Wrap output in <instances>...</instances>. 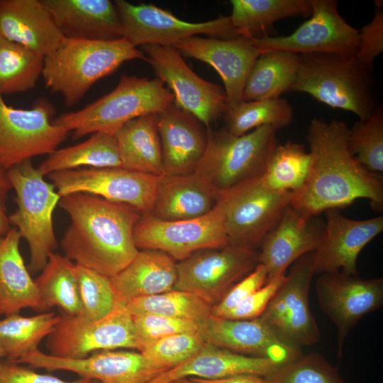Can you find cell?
Masks as SVG:
<instances>
[{"instance_id":"43","label":"cell","mask_w":383,"mask_h":383,"mask_svg":"<svg viewBox=\"0 0 383 383\" xmlns=\"http://www.w3.org/2000/svg\"><path fill=\"white\" fill-rule=\"evenodd\" d=\"M74 273L82 316L92 320L99 319L119 306L111 277L77 264Z\"/></svg>"},{"instance_id":"33","label":"cell","mask_w":383,"mask_h":383,"mask_svg":"<svg viewBox=\"0 0 383 383\" xmlns=\"http://www.w3.org/2000/svg\"><path fill=\"white\" fill-rule=\"evenodd\" d=\"M231 26L238 36L256 38L278 21L310 16L311 0H231Z\"/></svg>"},{"instance_id":"6","label":"cell","mask_w":383,"mask_h":383,"mask_svg":"<svg viewBox=\"0 0 383 383\" xmlns=\"http://www.w3.org/2000/svg\"><path fill=\"white\" fill-rule=\"evenodd\" d=\"M6 172L16 192L17 205L16 211L9 216V221L27 241L30 250L28 269L35 274L42 271L57 245L52 214L61 196L52 183L45 180L31 160Z\"/></svg>"},{"instance_id":"38","label":"cell","mask_w":383,"mask_h":383,"mask_svg":"<svg viewBox=\"0 0 383 383\" xmlns=\"http://www.w3.org/2000/svg\"><path fill=\"white\" fill-rule=\"evenodd\" d=\"M226 128L233 135H243L258 127L269 126L276 131L293 121V108L284 99L243 101L229 107L223 116Z\"/></svg>"},{"instance_id":"53","label":"cell","mask_w":383,"mask_h":383,"mask_svg":"<svg viewBox=\"0 0 383 383\" xmlns=\"http://www.w3.org/2000/svg\"><path fill=\"white\" fill-rule=\"evenodd\" d=\"M3 357H5V355H4V353H3V351L1 350V349L0 348V362L1 361V359Z\"/></svg>"},{"instance_id":"12","label":"cell","mask_w":383,"mask_h":383,"mask_svg":"<svg viewBox=\"0 0 383 383\" xmlns=\"http://www.w3.org/2000/svg\"><path fill=\"white\" fill-rule=\"evenodd\" d=\"M62 197L87 193L128 205L142 215H150L162 176L123 167H83L48 175Z\"/></svg>"},{"instance_id":"47","label":"cell","mask_w":383,"mask_h":383,"mask_svg":"<svg viewBox=\"0 0 383 383\" xmlns=\"http://www.w3.org/2000/svg\"><path fill=\"white\" fill-rule=\"evenodd\" d=\"M382 51L383 10L381 6H375L372 20L359 30L355 56L367 67L374 68V60Z\"/></svg>"},{"instance_id":"37","label":"cell","mask_w":383,"mask_h":383,"mask_svg":"<svg viewBox=\"0 0 383 383\" xmlns=\"http://www.w3.org/2000/svg\"><path fill=\"white\" fill-rule=\"evenodd\" d=\"M311 164V157L302 144L289 140L279 142L270 157L261 177L269 188L292 194L304 185Z\"/></svg>"},{"instance_id":"14","label":"cell","mask_w":383,"mask_h":383,"mask_svg":"<svg viewBox=\"0 0 383 383\" xmlns=\"http://www.w3.org/2000/svg\"><path fill=\"white\" fill-rule=\"evenodd\" d=\"M133 238L138 250H157L179 262L192 253L229 244L221 204L208 213L182 221H162L142 215L136 223Z\"/></svg>"},{"instance_id":"15","label":"cell","mask_w":383,"mask_h":383,"mask_svg":"<svg viewBox=\"0 0 383 383\" xmlns=\"http://www.w3.org/2000/svg\"><path fill=\"white\" fill-rule=\"evenodd\" d=\"M310 18L289 35L252 38L260 54L286 51L302 55L332 53L355 55L359 30L340 14L335 0H311Z\"/></svg>"},{"instance_id":"45","label":"cell","mask_w":383,"mask_h":383,"mask_svg":"<svg viewBox=\"0 0 383 383\" xmlns=\"http://www.w3.org/2000/svg\"><path fill=\"white\" fill-rule=\"evenodd\" d=\"M139 345V352L154 343L177 333L199 331L198 323L156 314L132 316Z\"/></svg>"},{"instance_id":"46","label":"cell","mask_w":383,"mask_h":383,"mask_svg":"<svg viewBox=\"0 0 383 383\" xmlns=\"http://www.w3.org/2000/svg\"><path fill=\"white\" fill-rule=\"evenodd\" d=\"M267 282V270L259 263L250 273L235 284L218 304L211 307V314L221 317L262 287Z\"/></svg>"},{"instance_id":"52","label":"cell","mask_w":383,"mask_h":383,"mask_svg":"<svg viewBox=\"0 0 383 383\" xmlns=\"http://www.w3.org/2000/svg\"><path fill=\"white\" fill-rule=\"evenodd\" d=\"M176 383H198L192 378H184L175 381Z\"/></svg>"},{"instance_id":"51","label":"cell","mask_w":383,"mask_h":383,"mask_svg":"<svg viewBox=\"0 0 383 383\" xmlns=\"http://www.w3.org/2000/svg\"><path fill=\"white\" fill-rule=\"evenodd\" d=\"M198 383H265L263 377L252 374H241L220 379L192 378Z\"/></svg>"},{"instance_id":"18","label":"cell","mask_w":383,"mask_h":383,"mask_svg":"<svg viewBox=\"0 0 383 383\" xmlns=\"http://www.w3.org/2000/svg\"><path fill=\"white\" fill-rule=\"evenodd\" d=\"M318 304L338 332V355L357 322L383 305V278L364 279L341 270L319 274L316 282Z\"/></svg>"},{"instance_id":"22","label":"cell","mask_w":383,"mask_h":383,"mask_svg":"<svg viewBox=\"0 0 383 383\" xmlns=\"http://www.w3.org/2000/svg\"><path fill=\"white\" fill-rule=\"evenodd\" d=\"M198 326L205 343L235 353L282 363L302 355L301 349L282 340L260 318L231 320L210 314Z\"/></svg>"},{"instance_id":"13","label":"cell","mask_w":383,"mask_h":383,"mask_svg":"<svg viewBox=\"0 0 383 383\" xmlns=\"http://www.w3.org/2000/svg\"><path fill=\"white\" fill-rule=\"evenodd\" d=\"M259 251L228 244L192 253L177 262L173 289L194 293L211 307L259 264Z\"/></svg>"},{"instance_id":"16","label":"cell","mask_w":383,"mask_h":383,"mask_svg":"<svg viewBox=\"0 0 383 383\" xmlns=\"http://www.w3.org/2000/svg\"><path fill=\"white\" fill-rule=\"evenodd\" d=\"M141 49L157 78L172 91L175 105L196 116L208 128L225 115L229 109L225 91L194 73L174 47L145 45Z\"/></svg>"},{"instance_id":"36","label":"cell","mask_w":383,"mask_h":383,"mask_svg":"<svg viewBox=\"0 0 383 383\" xmlns=\"http://www.w3.org/2000/svg\"><path fill=\"white\" fill-rule=\"evenodd\" d=\"M75 263L65 255L52 252L35 280L48 308L57 306L68 315H81V302L74 273Z\"/></svg>"},{"instance_id":"48","label":"cell","mask_w":383,"mask_h":383,"mask_svg":"<svg viewBox=\"0 0 383 383\" xmlns=\"http://www.w3.org/2000/svg\"><path fill=\"white\" fill-rule=\"evenodd\" d=\"M284 278L285 274H282L267 282L221 318L231 320H251L259 318L283 283Z\"/></svg>"},{"instance_id":"1","label":"cell","mask_w":383,"mask_h":383,"mask_svg":"<svg viewBox=\"0 0 383 383\" xmlns=\"http://www.w3.org/2000/svg\"><path fill=\"white\" fill-rule=\"evenodd\" d=\"M349 127L337 119L311 121L306 133L311 164L303 187L292 194L290 206L306 217L344 209L359 199L383 209L382 176L365 169L348 148Z\"/></svg>"},{"instance_id":"39","label":"cell","mask_w":383,"mask_h":383,"mask_svg":"<svg viewBox=\"0 0 383 383\" xmlns=\"http://www.w3.org/2000/svg\"><path fill=\"white\" fill-rule=\"evenodd\" d=\"M44 57L0 35V94L33 89L42 75Z\"/></svg>"},{"instance_id":"11","label":"cell","mask_w":383,"mask_h":383,"mask_svg":"<svg viewBox=\"0 0 383 383\" xmlns=\"http://www.w3.org/2000/svg\"><path fill=\"white\" fill-rule=\"evenodd\" d=\"M54 109L39 99L29 109L8 105L0 94V170L7 172L33 157L50 155L69 134L52 120Z\"/></svg>"},{"instance_id":"50","label":"cell","mask_w":383,"mask_h":383,"mask_svg":"<svg viewBox=\"0 0 383 383\" xmlns=\"http://www.w3.org/2000/svg\"><path fill=\"white\" fill-rule=\"evenodd\" d=\"M13 189L7 172L0 170V237L5 235L11 228L6 213V201Z\"/></svg>"},{"instance_id":"42","label":"cell","mask_w":383,"mask_h":383,"mask_svg":"<svg viewBox=\"0 0 383 383\" xmlns=\"http://www.w3.org/2000/svg\"><path fill=\"white\" fill-rule=\"evenodd\" d=\"M263 378L265 383H346L337 368L315 352L280 365Z\"/></svg>"},{"instance_id":"21","label":"cell","mask_w":383,"mask_h":383,"mask_svg":"<svg viewBox=\"0 0 383 383\" xmlns=\"http://www.w3.org/2000/svg\"><path fill=\"white\" fill-rule=\"evenodd\" d=\"M325 221L319 216L306 217L290 205L260 246L259 263L267 272V282L285 274L286 270L301 256L321 245Z\"/></svg>"},{"instance_id":"4","label":"cell","mask_w":383,"mask_h":383,"mask_svg":"<svg viewBox=\"0 0 383 383\" xmlns=\"http://www.w3.org/2000/svg\"><path fill=\"white\" fill-rule=\"evenodd\" d=\"M299 65L290 91L304 92L328 106L355 114L372 115L379 106L373 75L355 55L332 53L299 55Z\"/></svg>"},{"instance_id":"34","label":"cell","mask_w":383,"mask_h":383,"mask_svg":"<svg viewBox=\"0 0 383 383\" xmlns=\"http://www.w3.org/2000/svg\"><path fill=\"white\" fill-rule=\"evenodd\" d=\"M84 167H122L114 134L97 132L79 144L57 149L37 167L43 175Z\"/></svg>"},{"instance_id":"2","label":"cell","mask_w":383,"mask_h":383,"mask_svg":"<svg viewBox=\"0 0 383 383\" xmlns=\"http://www.w3.org/2000/svg\"><path fill=\"white\" fill-rule=\"evenodd\" d=\"M70 224L60 245L75 264L112 277L137 255L134 228L142 214L123 204L87 193L62 196Z\"/></svg>"},{"instance_id":"31","label":"cell","mask_w":383,"mask_h":383,"mask_svg":"<svg viewBox=\"0 0 383 383\" xmlns=\"http://www.w3.org/2000/svg\"><path fill=\"white\" fill-rule=\"evenodd\" d=\"M122 167L157 176L165 175L157 114L133 119L115 133Z\"/></svg>"},{"instance_id":"25","label":"cell","mask_w":383,"mask_h":383,"mask_svg":"<svg viewBox=\"0 0 383 383\" xmlns=\"http://www.w3.org/2000/svg\"><path fill=\"white\" fill-rule=\"evenodd\" d=\"M0 35L43 57L65 37L41 0H0Z\"/></svg>"},{"instance_id":"5","label":"cell","mask_w":383,"mask_h":383,"mask_svg":"<svg viewBox=\"0 0 383 383\" xmlns=\"http://www.w3.org/2000/svg\"><path fill=\"white\" fill-rule=\"evenodd\" d=\"M174 102L172 91L159 78L123 74L116 88L84 108L62 114L53 122L74 139L90 133L111 134L128 121L149 113H159Z\"/></svg>"},{"instance_id":"28","label":"cell","mask_w":383,"mask_h":383,"mask_svg":"<svg viewBox=\"0 0 383 383\" xmlns=\"http://www.w3.org/2000/svg\"><path fill=\"white\" fill-rule=\"evenodd\" d=\"M219 192L194 171L161 177L151 216L162 221H182L202 216L217 204Z\"/></svg>"},{"instance_id":"8","label":"cell","mask_w":383,"mask_h":383,"mask_svg":"<svg viewBox=\"0 0 383 383\" xmlns=\"http://www.w3.org/2000/svg\"><path fill=\"white\" fill-rule=\"evenodd\" d=\"M292 193L269 188L262 177L219 192L229 244L257 250L287 206Z\"/></svg>"},{"instance_id":"24","label":"cell","mask_w":383,"mask_h":383,"mask_svg":"<svg viewBox=\"0 0 383 383\" xmlns=\"http://www.w3.org/2000/svg\"><path fill=\"white\" fill-rule=\"evenodd\" d=\"M165 175L196 170L206 152L208 128L174 102L157 114Z\"/></svg>"},{"instance_id":"41","label":"cell","mask_w":383,"mask_h":383,"mask_svg":"<svg viewBox=\"0 0 383 383\" xmlns=\"http://www.w3.org/2000/svg\"><path fill=\"white\" fill-rule=\"evenodd\" d=\"M348 148L368 171L383 173V107L380 104L370 116L358 119L349 128Z\"/></svg>"},{"instance_id":"54","label":"cell","mask_w":383,"mask_h":383,"mask_svg":"<svg viewBox=\"0 0 383 383\" xmlns=\"http://www.w3.org/2000/svg\"><path fill=\"white\" fill-rule=\"evenodd\" d=\"M89 383H101V382L96 380H91Z\"/></svg>"},{"instance_id":"55","label":"cell","mask_w":383,"mask_h":383,"mask_svg":"<svg viewBox=\"0 0 383 383\" xmlns=\"http://www.w3.org/2000/svg\"><path fill=\"white\" fill-rule=\"evenodd\" d=\"M169 383H176V382H169Z\"/></svg>"},{"instance_id":"26","label":"cell","mask_w":383,"mask_h":383,"mask_svg":"<svg viewBox=\"0 0 383 383\" xmlns=\"http://www.w3.org/2000/svg\"><path fill=\"white\" fill-rule=\"evenodd\" d=\"M65 37L91 40L123 38L121 20L109 0H41Z\"/></svg>"},{"instance_id":"30","label":"cell","mask_w":383,"mask_h":383,"mask_svg":"<svg viewBox=\"0 0 383 383\" xmlns=\"http://www.w3.org/2000/svg\"><path fill=\"white\" fill-rule=\"evenodd\" d=\"M21 238L13 227L0 237V317L28 308L48 309L24 263L19 248Z\"/></svg>"},{"instance_id":"20","label":"cell","mask_w":383,"mask_h":383,"mask_svg":"<svg viewBox=\"0 0 383 383\" xmlns=\"http://www.w3.org/2000/svg\"><path fill=\"white\" fill-rule=\"evenodd\" d=\"M182 55L204 62L221 77L229 107L243 101V92L252 67L260 55L252 38H201L192 36L176 43Z\"/></svg>"},{"instance_id":"29","label":"cell","mask_w":383,"mask_h":383,"mask_svg":"<svg viewBox=\"0 0 383 383\" xmlns=\"http://www.w3.org/2000/svg\"><path fill=\"white\" fill-rule=\"evenodd\" d=\"M117 304L173 289L177 278V262L157 250H139L133 260L111 277Z\"/></svg>"},{"instance_id":"10","label":"cell","mask_w":383,"mask_h":383,"mask_svg":"<svg viewBox=\"0 0 383 383\" xmlns=\"http://www.w3.org/2000/svg\"><path fill=\"white\" fill-rule=\"evenodd\" d=\"M46 345L49 355L65 359H81L95 352L118 348L139 351L133 316L125 306H118L96 320L62 312L47 337Z\"/></svg>"},{"instance_id":"9","label":"cell","mask_w":383,"mask_h":383,"mask_svg":"<svg viewBox=\"0 0 383 383\" xmlns=\"http://www.w3.org/2000/svg\"><path fill=\"white\" fill-rule=\"evenodd\" d=\"M315 274V252L292 264L289 272L259 317L284 343L301 349L321 339L309 295Z\"/></svg>"},{"instance_id":"19","label":"cell","mask_w":383,"mask_h":383,"mask_svg":"<svg viewBox=\"0 0 383 383\" xmlns=\"http://www.w3.org/2000/svg\"><path fill=\"white\" fill-rule=\"evenodd\" d=\"M16 363H26L48 371L67 370L101 383H148L163 372L142 353L127 350H106L81 359H65L38 349Z\"/></svg>"},{"instance_id":"35","label":"cell","mask_w":383,"mask_h":383,"mask_svg":"<svg viewBox=\"0 0 383 383\" xmlns=\"http://www.w3.org/2000/svg\"><path fill=\"white\" fill-rule=\"evenodd\" d=\"M60 320V315L43 312L32 316L12 314L0 319V348L8 361L16 362L38 349Z\"/></svg>"},{"instance_id":"7","label":"cell","mask_w":383,"mask_h":383,"mask_svg":"<svg viewBox=\"0 0 383 383\" xmlns=\"http://www.w3.org/2000/svg\"><path fill=\"white\" fill-rule=\"evenodd\" d=\"M276 131L263 126L236 136L209 128L206 152L195 171L218 192L262 177L278 143Z\"/></svg>"},{"instance_id":"17","label":"cell","mask_w":383,"mask_h":383,"mask_svg":"<svg viewBox=\"0 0 383 383\" xmlns=\"http://www.w3.org/2000/svg\"><path fill=\"white\" fill-rule=\"evenodd\" d=\"M113 3L121 20L123 38L136 48L145 45L174 46L181 40L200 34L222 39L238 36L228 16L191 23L152 4L135 5L125 0Z\"/></svg>"},{"instance_id":"44","label":"cell","mask_w":383,"mask_h":383,"mask_svg":"<svg viewBox=\"0 0 383 383\" xmlns=\"http://www.w3.org/2000/svg\"><path fill=\"white\" fill-rule=\"evenodd\" d=\"M204 344L205 341L198 331L164 338L140 353L164 372L193 357Z\"/></svg>"},{"instance_id":"23","label":"cell","mask_w":383,"mask_h":383,"mask_svg":"<svg viewBox=\"0 0 383 383\" xmlns=\"http://www.w3.org/2000/svg\"><path fill=\"white\" fill-rule=\"evenodd\" d=\"M326 212L323 240L315 251V274L341 270L358 275L357 262L362 250L383 231V216L354 220L338 209Z\"/></svg>"},{"instance_id":"32","label":"cell","mask_w":383,"mask_h":383,"mask_svg":"<svg viewBox=\"0 0 383 383\" xmlns=\"http://www.w3.org/2000/svg\"><path fill=\"white\" fill-rule=\"evenodd\" d=\"M299 59V55L286 51L260 53L245 82L243 101L277 99L290 91L296 77Z\"/></svg>"},{"instance_id":"40","label":"cell","mask_w":383,"mask_h":383,"mask_svg":"<svg viewBox=\"0 0 383 383\" xmlns=\"http://www.w3.org/2000/svg\"><path fill=\"white\" fill-rule=\"evenodd\" d=\"M125 307L132 316L156 314L197 323L209 316L211 310V306L199 296L176 289L135 299Z\"/></svg>"},{"instance_id":"3","label":"cell","mask_w":383,"mask_h":383,"mask_svg":"<svg viewBox=\"0 0 383 383\" xmlns=\"http://www.w3.org/2000/svg\"><path fill=\"white\" fill-rule=\"evenodd\" d=\"M135 59L148 62L145 54L124 38L91 40L64 37L58 47L44 57L41 76L46 87L60 94L70 107L97 81Z\"/></svg>"},{"instance_id":"27","label":"cell","mask_w":383,"mask_h":383,"mask_svg":"<svg viewBox=\"0 0 383 383\" xmlns=\"http://www.w3.org/2000/svg\"><path fill=\"white\" fill-rule=\"evenodd\" d=\"M282 364L272 358L244 355L205 343L193 357L148 383H169L184 378L213 379L241 374L265 377Z\"/></svg>"},{"instance_id":"49","label":"cell","mask_w":383,"mask_h":383,"mask_svg":"<svg viewBox=\"0 0 383 383\" xmlns=\"http://www.w3.org/2000/svg\"><path fill=\"white\" fill-rule=\"evenodd\" d=\"M91 380L81 377L65 381L50 374L38 373L18 363L8 360L0 362V383H89Z\"/></svg>"}]
</instances>
